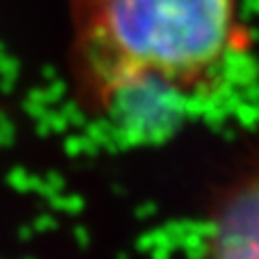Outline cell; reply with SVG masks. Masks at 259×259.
I'll list each match as a JSON object with an SVG mask.
<instances>
[{"instance_id": "6da1fadb", "label": "cell", "mask_w": 259, "mask_h": 259, "mask_svg": "<svg viewBox=\"0 0 259 259\" xmlns=\"http://www.w3.org/2000/svg\"><path fill=\"white\" fill-rule=\"evenodd\" d=\"M69 22L74 91L117 125L207 95L250 39L240 0H69Z\"/></svg>"}, {"instance_id": "7a4b0ae2", "label": "cell", "mask_w": 259, "mask_h": 259, "mask_svg": "<svg viewBox=\"0 0 259 259\" xmlns=\"http://www.w3.org/2000/svg\"><path fill=\"white\" fill-rule=\"evenodd\" d=\"M199 259H259V156L216 199Z\"/></svg>"}]
</instances>
